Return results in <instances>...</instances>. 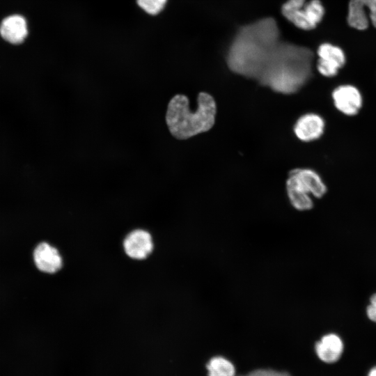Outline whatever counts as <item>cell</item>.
Returning <instances> with one entry per match:
<instances>
[{"instance_id": "1", "label": "cell", "mask_w": 376, "mask_h": 376, "mask_svg": "<svg viewBox=\"0 0 376 376\" xmlns=\"http://www.w3.org/2000/svg\"><path fill=\"white\" fill-rule=\"evenodd\" d=\"M281 41L279 26L272 17L244 25L228 47L227 65L232 72L258 81Z\"/></svg>"}, {"instance_id": "2", "label": "cell", "mask_w": 376, "mask_h": 376, "mask_svg": "<svg viewBox=\"0 0 376 376\" xmlns=\"http://www.w3.org/2000/svg\"><path fill=\"white\" fill-rule=\"evenodd\" d=\"M313 61L311 49L281 41L258 81L277 93H295L311 78Z\"/></svg>"}, {"instance_id": "3", "label": "cell", "mask_w": 376, "mask_h": 376, "mask_svg": "<svg viewBox=\"0 0 376 376\" xmlns=\"http://www.w3.org/2000/svg\"><path fill=\"white\" fill-rule=\"evenodd\" d=\"M197 108H189L188 97L182 94L174 95L169 101L165 120L170 133L178 139H187L210 130L214 125L217 105L207 93H199Z\"/></svg>"}, {"instance_id": "4", "label": "cell", "mask_w": 376, "mask_h": 376, "mask_svg": "<svg viewBox=\"0 0 376 376\" xmlns=\"http://www.w3.org/2000/svg\"><path fill=\"white\" fill-rule=\"evenodd\" d=\"M289 201L299 211H308L313 207L311 196L322 198L327 187L318 173L308 168H297L289 172L286 181Z\"/></svg>"}, {"instance_id": "5", "label": "cell", "mask_w": 376, "mask_h": 376, "mask_svg": "<svg viewBox=\"0 0 376 376\" xmlns=\"http://www.w3.org/2000/svg\"><path fill=\"white\" fill-rule=\"evenodd\" d=\"M320 0H288L281 8L283 15L296 27L309 31L315 29L324 15Z\"/></svg>"}, {"instance_id": "6", "label": "cell", "mask_w": 376, "mask_h": 376, "mask_svg": "<svg viewBox=\"0 0 376 376\" xmlns=\"http://www.w3.org/2000/svg\"><path fill=\"white\" fill-rule=\"evenodd\" d=\"M331 95L336 109L346 116L358 115L363 107L362 93L353 84L338 85L333 89Z\"/></svg>"}, {"instance_id": "7", "label": "cell", "mask_w": 376, "mask_h": 376, "mask_svg": "<svg viewBox=\"0 0 376 376\" xmlns=\"http://www.w3.org/2000/svg\"><path fill=\"white\" fill-rule=\"evenodd\" d=\"M317 55V70L327 78L336 77L346 63L344 51L340 47L331 43L321 44L318 48Z\"/></svg>"}, {"instance_id": "8", "label": "cell", "mask_w": 376, "mask_h": 376, "mask_svg": "<svg viewBox=\"0 0 376 376\" xmlns=\"http://www.w3.org/2000/svg\"><path fill=\"white\" fill-rule=\"evenodd\" d=\"M313 351L316 358L322 363L332 365L338 363L345 352V343L337 333L328 332L315 341Z\"/></svg>"}, {"instance_id": "9", "label": "cell", "mask_w": 376, "mask_h": 376, "mask_svg": "<svg viewBox=\"0 0 376 376\" xmlns=\"http://www.w3.org/2000/svg\"><path fill=\"white\" fill-rule=\"evenodd\" d=\"M369 19L376 27V0H350L347 22L357 30L368 27Z\"/></svg>"}, {"instance_id": "10", "label": "cell", "mask_w": 376, "mask_h": 376, "mask_svg": "<svg viewBox=\"0 0 376 376\" xmlns=\"http://www.w3.org/2000/svg\"><path fill=\"white\" fill-rule=\"evenodd\" d=\"M325 126L326 123L322 116L315 113H307L297 119L293 130L300 141L311 142L323 135Z\"/></svg>"}, {"instance_id": "11", "label": "cell", "mask_w": 376, "mask_h": 376, "mask_svg": "<svg viewBox=\"0 0 376 376\" xmlns=\"http://www.w3.org/2000/svg\"><path fill=\"white\" fill-rule=\"evenodd\" d=\"M125 253L131 258L143 260L152 251L153 242L150 234L142 229L130 232L123 241Z\"/></svg>"}, {"instance_id": "12", "label": "cell", "mask_w": 376, "mask_h": 376, "mask_svg": "<svg viewBox=\"0 0 376 376\" xmlns=\"http://www.w3.org/2000/svg\"><path fill=\"white\" fill-rule=\"evenodd\" d=\"M36 267L41 272L53 274L58 272L63 265V260L58 251L47 242L37 245L33 253Z\"/></svg>"}, {"instance_id": "13", "label": "cell", "mask_w": 376, "mask_h": 376, "mask_svg": "<svg viewBox=\"0 0 376 376\" xmlns=\"http://www.w3.org/2000/svg\"><path fill=\"white\" fill-rule=\"evenodd\" d=\"M29 34L27 22L24 17L13 14L6 17L0 24V36L12 45L22 43Z\"/></svg>"}, {"instance_id": "14", "label": "cell", "mask_w": 376, "mask_h": 376, "mask_svg": "<svg viewBox=\"0 0 376 376\" xmlns=\"http://www.w3.org/2000/svg\"><path fill=\"white\" fill-rule=\"evenodd\" d=\"M207 376H237L235 364L222 355L212 357L206 363Z\"/></svg>"}, {"instance_id": "15", "label": "cell", "mask_w": 376, "mask_h": 376, "mask_svg": "<svg viewBox=\"0 0 376 376\" xmlns=\"http://www.w3.org/2000/svg\"><path fill=\"white\" fill-rule=\"evenodd\" d=\"M168 0H136L138 6L149 15H157L165 8Z\"/></svg>"}, {"instance_id": "16", "label": "cell", "mask_w": 376, "mask_h": 376, "mask_svg": "<svg viewBox=\"0 0 376 376\" xmlns=\"http://www.w3.org/2000/svg\"><path fill=\"white\" fill-rule=\"evenodd\" d=\"M237 376H292L288 372L279 371L272 369H256L245 375Z\"/></svg>"}, {"instance_id": "17", "label": "cell", "mask_w": 376, "mask_h": 376, "mask_svg": "<svg viewBox=\"0 0 376 376\" xmlns=\"http://www.w3.org/2000/svg\"><path fill=\"white\" fill-rule=\"evenodd\" d=\"M366 315L368 319L376 324V292L372 294L366 308Z\"/></svg>"}, {"instance_id": "18", "label": "cell", "mask_w": 376, "mask_h": 376, "mask_svg": "<svg viewBox=\"0 0 376 376\" xmlns=\"http://www.w3.org/2000/svg\"><path fill=\"white\" fill-rule=\"evenodd\" d=\"M366 376H376V365H374L369 368Z\"/></svg>"}]
</instances>
